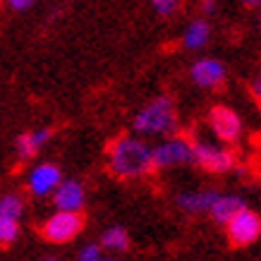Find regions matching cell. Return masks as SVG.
I'll use <instances>...</instances> for the list:
<instances>
[{
  "label": "cell",
  "mask_w": 261,
  "mask_h": 261,
  "mask_svg": "<svg viewBox=\"0 0 261 261\" xmlns=\"http://www.w3.org/2000/svg\"><path fill=\"white\" fill-rule=\"evenodd\" d=\"M252 96H254V101L261 106V74L252 82Z\"/></svg>",
  "instance_id": "cell-21"
},
{
  "label": "cell",
  "mask_w": 261,
  "mask_h": 261,
  "mask_svg": "<svg viewBox=\"0 0 261 261\" xmlns=\"http://www.w3.org/2000/svg\"><path fill=\"white\" fill-rule=\"evenodd\" d=\"M192 82L201 89H216L225 82V65L216 58H201L192 65Z\"/></svg>",
  "instance_id": "cell-10"
},
{
  "label": "cell",
  "mask_w": 261,
  "mask_h": 261,
  "mask_svg": "<svg viewBox=\"0 0 261 261\" xmlns=\"http://www.w3.org/2000/svg\"><path fill=\"white\" fill-rule=\"evenodd\" d=\"M225 228H228V240L232 247H249L261 238V216L245 208Z\"/></svg>",
  "instance_id": "cell-6"
},
{
  "label": "cell",
  "mask_w": 261,
  "mask_h": 261,
  "mask_svg": "<svg viewBox=\"0 0 261 261\" xmlns=\"http://www.w3.org/2000/svg\"><path fill=\"white\" fill-rule=\"evenodd\" d=\"M103 261H115V259H103Z\"/></svg>",
  "instance_id": "cell-25"
},
{
  "label": "cell",
  "mask_w": 261,
  "mask_h": 261,
  "mask_svg": "<svg viewBox=\"0 0 261 261\" xmlns=\"http://www.w3.org/2000/svg\"><path fill=\"white\" fill-rule=\"evenodd\" d=\"M77 261H103L101 247H98V245H87V247H82L80 254H77Z\"/></svg>",
  "instance_id": "cell-19"
},
{
  "label": "cell",
  "mask_w": 261,
  "mask_h": 261,
  "mask_svg": "<svg viewBox=\"0 0 261 261\" xmlns=\"http://www.w3.org/2000/svg\"><path fill=\"white\" fill-rule=\"evenodd\" d=\"M192 153H194V163L208 170V173L221 175L238 168V156L232 151L216 146L211 142H192Z\"/></svg>",
  "instance_id": "cell-5"
},
{
  "label": "cell",
  "mask_w": 261,
  "mask_h": 261,
  "mask_svg": "<svg viewBox=\"0 0 261 261\" xmlns=\"http://www.w3.org/2000/svg\"><path fill=\"white\" fill-rule=\"evenodd\" d=\"M247 204L245 199L238 197V194H218V199L214 201V206H211V218H214L216 223H221V225H228L235 216L240 214V211H245Z\"/></svg>",
  "instance_id": "cell-12"
},
{
  "label": "cell",
  "mask_w": 261,
  "mask_h": 261,
  "mask_svg": "<svg viewBox=\"0 0 261 261\" xmlns=\"http://www.w3.org/2000/svg\"><path fill=\"white\" fill-rule=\"evenodd\" d=\"M108 166H111V173L120 180L144 177L153 170L151 168V146L139 137H118L108 146Z\"/></svg>",
  "instance_id": "cell-1"
},
{
  "label": "cell",
  "mask_w": 261,
  "mask_h": 261,
  "mask_svg": "<svg viewBox=\"0 0 261 261\" xmlns=\"http://www.w3.org/2000/svg\"><path fill=\"white\" fill-rule=\"evenodd\" d=\"M56 211H70V214H82V208L87 204V192L77 180H63L50 194Z\"/></svg>",
  "instance_id": "cell-9"
},
{
  "label": "cell",
  "mask_w": 261,
  "mask_h": 261,
  "mask_svg": "<svg viewBox=\"0 0 261 261\" xmlns=\"http://www.w3.org/2000/svg\"><path fill=\"white\" fill-rule=\"evenodd\" d=\"M216 8H218V5H216V0H201V10H204L206 15H214Z\"/></svg>",
  "instance_id": "cell-22"
},
{
  "label": "cell",
  "mask_w": 261,
  "mask_h": 261,
  "mask_svg": "<svg viewBox=\"0 0 261 261\" xmlns=\"http://www.w3.org/2000/svg\"><path fill=\"white\" fill-rule=\"evenodd\" d=\"M41 261H60V259H58V256H53V254H48V256H43Z\"/></svg>",
  "instance_id": "cell-24"
},
{
  "label": "cell",
  "mask_w": 261,
  "mask_h": 261,
  "mask_svg": "<svg viewBox=\"0 0 261 261\" xmlns=\"http://www.w3.org/2000/svg\"><path fill=\"white\" fill-rule=\"evenodd\" d=\"M84 230V216L70 211H56L41 223V235L50 245H67Z\"/></svg>",
  "instance_id": "cell-4"
},
{
  "label": "cell",
  "mask_w": 261,
  "mask_h": 261,
  "mask_svg": "<svg viewBox=\"0 0 261 261\" xmlns=\"http://www.w3.org/2000/svg\"><path fill=\"white\" fill-rule=\"evenodd\" d=\"M101 247L111 249V252H125L127 247H129V235H127V230L120 228V225L108 228L101 235Z\"/></svg>",
  "instance_id": "cell-16"
},
{
  "label": "cell",
  "mask_w": 261,
  "mask_h": 261,
  "mask_svg": "<svg viewBox=\"0 0 261 261\" xmlns=\"http://www.w3.org/2000/svg\"><path fill=\"white\" fill-rule=\"evenodd\" d=\"M194 163V153H192V139L187 137H166L163 142L151 146V168L153 170H166L175 166H187Z\"/></svg>",
  "instance_id": "cell-3"
},
{
  "label": "cell",
  "mask_w": 261,
  "mask_h": 261,
  "mask_svg": "<svg viewBox=\"0 0 261 261\" xmlns=\"http://www.w3.org/2000/svg\"><path fill=\"white\" fill-rule=\"evenodd\" d=\"M208 122H211L214 135L225 144L238 142L240 135H242V120L228 106H214L211 113H208Z\"/></svg>",
  "instance_id": "cell-8"
},
{
  "label": "cell",
  "mask_w": 261,
  "mask_h": 261,
  "mask_svg": "<svg viewBox=\"0 0 261 261\" xmlns=\"http://www.w3.org/2000/svg\"><path fill=\"white\" fill-rule=\"evenodd\" d=\"M208 36H211V27L206 19H194V22L187 27V32L182 36V43L187 50H199L208 43Z\"/></svg>",
  "instance_id": "cell-14"
},
{
  "label": "cell",
  "mask_w": 261,
  "mask_h": 261,
  "mask_svg": "<svg viewBox=\"0 0 261 261\" xmlns=\"http://www.w3.org/2000/svg\"><path fill=\"white\" fill-rule=\"evenodd\" d=\"M218 199V192L214 190H201V192H182L177 197V206H180L185 214H208L214 201Z\"/></svg>",
  "instance_id": "cell-13"
},
{
  "label": "cell",
  "mask_w": 261,
  "mask_h": 261,
  "mask_svg": "<svg viewBox=\"0 0 261 261\" xmlns=\"http://www.w3.org/2000/svg\"><path fill=\"white\" fill-rule=\"evenodd\" d=\"M19 238V223L0 216V247H10Z\"/></svg>",
  "instance_id": "cell-17"
},
{
  "label": "cell",
  "mask_w": 261,
  "mask_h": 261,
  "mask_svg": "<svg viewBox=\"0 0 261 261\" xmlns=\"http://www.w3.org/2000/svg\"><path fill=\"white\" fill-rule=\"evenodd\" d=\"M50 137H53V132H50V127H39V129H32V132H24V135L17 137L15 142V153L17 159L22 161H32L36 153H39L43 146H46L48 142H50Z\"/></svg>",
  "instance_id": "cell-11"
},
{
  "label": "cell",
  "mask_w": 261,
  "mask_h": 261,
  "mask_svg": "<svg viewBox=\"0 0 261 261\" xmlns=\"http://www.w3.org/2000/svg\"><path fill=\"white\" fill-rule=\"evenodd\" d=\"M135 135L142 137H173L177 129V111H175L173 98L159 96L151 103H146L142 111L132 120Z\"/></svg>",
  "instance_id": "cell-2"
},
{
  "label": "cell",
  "mask_w": 261,
  "mask_h": 261,
  "mask_svg": "<svg viewBox=\"0 0 261 261\" xmlns=\"http://www.w3.org/2000/svg\"><path fill=\"white\" fill-rule=\"evenodd\" d=\"M5 3H8L10 10H15V12H24V10L34 8L39 0H5Z\"/></svg>",
  "instance_id": "cell-20"
},
{
  "label": "cell",
  "mask_w": 261,
  "mask_h": 261,
  "mask_svg": "<svg viewBox=\"0 0 261 261\" xmlns=\"http://www.w3.org/2000/svg\"><path fill=\"white\" fill-rule=\"evenodd\" d=\"M151 5H153V10H156L161 17H170L175 10H177L180 0H151Z\"/></svg>",
  "instance_id": "cell-18"
},
{
  "label": "cell",
  "mask_w": 261,
  "mask_h": 261,
  "mask_svg": "<svg viewBox=\"0 0 261 261\" xmlns=\"http://www.w3.org/2000/svg\"><path fill=\"white\" fill-rule=\"evenodd\" d=\"M247 8H261V0H242Z\"/></svg>",
  "instance_id": "cell-23"
},
{
  "label": "cell",
  "mask_w": 261,
  "mask_h": 261,
  "mask_svg": "<svg viewBox=\"0 0 261 261\" xmlns=\"http://www.w3.org/2000/svg\"><path fill=\"white\" fill-rule=\"evenodd\" d=\"M60 182H63V173H60V168L56 163H39L27 175V190H29L32 197L43 199L50 197Z\"/></svg>",
  "instance_id": "cell-7"
},
{
  "label": "cell",
  "mask_w": 261,
  "mask_h": 261,
  "mask_svg": "<svg viewBox=\"0 0 261 261\" xmlns=\"http://www.w3.org/2000/svg\"><path fill=\"white\" fill-rule=\"evenodd\" d=\"M0 216L19 223V218L24 216V199H22V194H17V192H8V194H3V197H0Z\"/></svg>",
  "instance_id": "cell-15"
}]
</instances>
